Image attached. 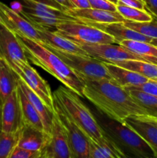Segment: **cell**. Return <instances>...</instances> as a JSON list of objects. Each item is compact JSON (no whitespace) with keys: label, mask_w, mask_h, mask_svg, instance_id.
Returning a JSON list of instances; mask_svg holds the SVG:
<instances>
[{"label":"cell","mask_w":157,"mask_h":158,"mask_svg":"<svg viewBox=\"0 0 157 158\" xmlns=\"http://www.w3.org/2000/svg\"><path fill=\"white\" fill-rule=\"evenodd\" d=\"M84 83L83 97L90 101L108 118L122 122L132 116L148 115L124 87L112 80L80 78Z\"/></svg>","instance_id":"obj_1"},{"label":"cell","mask_w":157,"mask_h":158,"mask_svg":"<svg viewBox=\"0 0 157 158\" xmlns=\"http://www.w3.org/2000/svg\"><path fill=\"white\" fill-rule=\"evenodd\" d=\"M31 63L47 71L66 87L83 97L84 83L81 79L54 52L41 43L16 35Z\"/></svg>","instance_id":"obj_2"},{"label":"cell","mask_w":157,"mask_h":158,"mask_svg":"<svg viewBox=\"0 0 157 158\" xmlns=\"http://www.w3.org/2000/svg\"><path fill=\"white\" fill-rule=\"evenodd\" d=\"M53 99L89 139L98 143L106 140V133L99 123L96 117L78 94L67 87L59 86L54 92Z\"/></svg>","instance_id":"obj_3"},{"label":"cell","mask_w":157,"mask_h":158,"mask_svg":"<svg viewBox=\"0 0 157 158\" xmlns=\"http://www.w3.org/2000/svg\"><path fill=\"white\" fill-rule=\"evenodd\" d=\"M95 117L105 133L115 142L126 158H157L155 150L127 125L108 118L101 113Z\"/></svg>","instance_id":"obj_4"},{"label":"cell","mask_w":157,"mask_h":158,"mask_svg":"<svg viewBox=\"0 0 157 158\" xmlns=\"http://www.w3.org/2000/svg\"><path fill=\"white\" fill-rule=\"evenodd\" d=\"M12 3L11 8L18 12L32 25L55 28L69 21H78L67 12L42 0H19Z\"/></svg>","instance_id":"obj_5"},{"label":"cell","mask_w":157,"mask_h":158,"mask_svg":"<svg viewBox=\"0 0 157 158\" xmlns=\"http://www.w3.org/2000/svg\"><path fill=\"white\" fill-rule=\"evenodd\" d=\"M44 46L56 54L79 78H86L92 80L102 79L112 80L103 61L92 58L89 56L63 52L46 45Z\"/></svg>","instance_id":"obj_6"},{"label":"cell","mask_w":157,"mask_h":158,"mask_svg":"<svg viewBox=\"0 0 157 158\" xmlns=\"http://www.w3.org/2000/svg\"><path fill=\"white\" fill-rule=\"evenodd\" d=\"M55 32L79 45L115 43L109 34L80 21H69L55 26Z\"/></svg>","instance_id":"obj_7"},{"label":"cell","mask_w":157,"mask_h":158,"mask_svg":"<svg viewBox=\"0 0 157 158\" xmlns=\"http://www.w3.org/2000/svg\"><path fill=\"white\" fill-rule=\"evenodd\" d=\"M0 59L16 73L20 66L29 64V59L17 35L0 21Z\"/></svg>","instance_id":"obj_8"},{"label":"cell","mask_w":157,"mask_h":158,"mask_svg":"<svg viewBox=\"0 0 157 158\" xmlns=\"http://www.w3.org/2000/svg\"><path fill=\"white\" fill-rule=\"evenodd\" d=\"M54 104L55 110L66 130L74 158H90L89 137L74 123L66 111L56 102L54 101Z\"/></svg>","instance_id":"obj_9"},{"label":"cell","mask_w":157,"mask_h":158,"mask_svg":"<svg viewBox=\"0 0 157 158\" xmlns=\"http://www.w3.org/2000/svg\"><path fill=\"white\" fill-rule=\"evenodd\" d=\"M42 158H74L66 130L55 110L53 112L50 138L42 151Z\"/></svg>","instance_id":"obj_10"},{"label":"cell","mask_w":157,"mask_h":158,"mask_svg":"<svg viewBox=\"0 0 157 158\" xmlns=\"http://www.w3.org/2000/svg\"><path fill=\"white\" fill-rule=\"evenodd\" d=\"M89 56L103 62L113 63L124 60H142L146 61L139 56L128 50L119 44L107 43V44L79 45ZM147 62V61H146Z\"/></svg>","instance_id":"obj_11"},{"label":"cell","mask_w":157,"mask_h":158,"mask_svg":"<svg viewBox=\"0 0 157 158\" xmlns=\"http://www.w3.org/2000/svg\"><path fill=\"white\" fill-rule=\"evenodd\" d=\"M15 74L41 99L49 110L53 113L55 110L53 94L48 82L46 81L30 64L20 66Z\"/></svg>","instance_id":"obj_12"},{"label":"cell","mask_w":157,"mask_h":158,"mask_svg":"<svg viewBox=\"0 0 157 158\" xmlns=\"http://www.w3.org/2000/svg\"><path fill=\"white\" fill-rule=\"evenodd\" d=\"M0 21L15 35L29 38L42 43L36 28L18 12L0 1Z\"/></svg>","instance_id":"obj_13"},{"label":"cell","mask_w":157,"mask_h":158,"mask_svg":"<svg viewBox=\"0 0 157 158\" xmlns=\"http://www.w3.org/2000/svg\"><path fill=\"white\" fill-rule=\"evenodd\" d=\"M24 126L19 99L16 90L10 94L2 106V131L15 133Z\"/></svg>","instance_id":"obj_14"},{"label":"cell","mask_w":157,"mask_h":158,"mask_svg":"<svg viewBox=\"0 0 157 158\" xmlns=\"http://www.w3.org/2000/svg\"><path fill=\"white\" fill-rule=\"evenodd\" d=\"M123 123L141 136L157 153V118L149 115L132 116Z\"/></svg>","instance_id":"obj_15"},{"label":"cell","mask_w":157,"mask_h":158,"mask_svg":"<svg viewBox=\"0 0 157 158\" xmlns=\"http://www.w3.org/2000/svg\"><path fill=\"white\" fill-rule=\"evenodd\" d=\"M33 26L36 28L42 44L63 52L89 56L81 46L60 34L57 33L55 31H52L50 28L45 27L39 25H33Z\"/></svg>","instance_id":"obj_16"},{"label":"cell","mask_w":157,"mask_h":158,"mask_svg":"<svg viewBox=\"0 0 157 158\" xmlns=\"http://www.w3.org/2000/svg\"><path fill=\"white\" fill-rule=\"evenodd\" d=\"M69 15L76 19L78 21L85 23H123L125 19L118 12L100 10L92 9H78L72 8L66 11Z\"/></svg>","instance_id":"obj_17"},{"label":"cell","mask_w":157,"mask_h":158,"mask_svg":"<svg viewBox=\"0 0 157 158\" xmlns=\"http://www.w3.org/2000/svg\"><path fill=\"white\" fill-rule=\"evenodd\" d=\"M93 26L106 33L109 34L115 40V43L119 44L120 42L125 40H134V41L150 43L152 39L143 35L130 28L125 26L123 23H87Z\"/></svg>","instance_id":"obj_18"},{"label":"cell","mask_w":157,"mask_h":158,"mask_svg":"<svg viewBox=\"0 0 157 158\" xmlns=\"http://www.w3.org/2000/svg\"><path fill=\"white\" fill-rule=\"evenodd\" d=\"M104 64L111 79L122 87L139 86L149 80L137 73L117 65L108 62H104Z\"/></svg>","instance_id":"obj_19"},{"label":"cell","mask_w":157,"mask_h":158,"mask_svg":"<svg viewBox=\"0 0 157 158\" xmlns=\"http://www.w3.org/2000/svg\"><path fill=\"white\" fill-rule=\"evenodd\" d=\"M18 86L22 90L23 94L26 95V98L29 100V101L34 106L35 110L38 112V115H39L40 118L42 120V122L45 133L47 134L48 135H51L53 113L49 110V108L45 105V103L42 101L41 99L27 86V84L24 81H22L18 77Z\"/></svg>","instance_id":"obj_20"},{"label":"cell","mask_w":157,"mask_h":158,"mask_svg":"<svg viewBox=\"0 0 157 158\" xmlns=\"http://www.w3.org/2000/svg\"><path fill=\"white\" fill-rule=\"evenodd\" d=\"M50 136L44 131L24 125L20 131L17 146L30 151H42L48 143Z\"/></svg>","instance_id":"obj_21"},{"label":"cell","mask_w":157,"mask_h":158,"mask_svg":"<svg viewBox=\"0 0 157 158\" xmlns=\"http://www.w3.org/2000/svg\"><path fill=\"white\" fill-rule=\"evenodd\" d=\"M89 154L90 158H126L107 134L106 140L100 143L89 139Z\"/></svg>","instance_id":"obj_22"},{"label":"cell","mask_w":157,"mask_h":158,"mask_svg":"<svg viewBox=\"0 0 157 158\" xmlns=\"http://www.w3.org/2000/svg\"><path fill=\"white\" fill-rule=\"evenodd\" d=\"M18 88V77L6 63L0 59V100L2 103Z\"/></svg>","instance_id":"obj_23"},{"label":"cell","mask_w":157,"mask_h":158,"mask_svg":"<svg viewBox=\"0 0 157 158\" xmlns=\"http://www.w3.org/2000/svg\"><path fill=\"white\" fill-rule=\"evenodd\" d=\"M17 92H18V99H19L20 107H21L22 116L24 125L35 128L38 131H44L42 122L38 112L35 110L32 103L26 98V95L23 94L21 88L18 86V88H17Z\"/></svg>","instance_id":"obj_24"},{"label":"cell","mask_w":157,"mask_h":158,"mask_svg":"<svg viewBox=\"0 0 157 158\" xmlns=\"http://www.w3.org/2000/svg\"><path fill=\"white\" fill-rule=\"evenodd\" d=\"M122 46L139 56L146 61L157 64V47L150 43L125 40L119 43Z\"/></svg>","instance_id":"obj_25"},{"label":"cell","mask_w":157,"mask_h":158,"mask_svg":"<svg viewBox=\"0 0 157 158\" xmlns=\"http://www.w3.org/2000/svg\"><path fill=\"white\" fill-rule=\"evenodd\" d=\"M112 64L129 69L133 72L140 74L148 80H155L157 79V64L149 63L142 60H124L113 63Z\"/></svg>","instance_id":"obj_26"},{"label":"cell","mask_w":157,"mask_h":158,"mask_svg":"<svg viewBox=\"0 0 157 158\" xmlns=\"http://www.w3.org/2000/svg\"><path fill=\"white\" fill-rule=\"evenodd\" d=\"M134 101L149 116L157 118V97L131 87H124Z\"/></svg>","instance_id":"obj_27"},{"label":"cell","mask_w":157,"mask_h":158,"mask_svg":"<svg viewBox=\"0 0 157 158\" xmlns=\"http://www.w3.org/2000/svg\"><path fill=\"white\" fill-rule=\"evenodd\" d=\"M116 9L125 19L133 22H150L153 19L152 15L146 10L129 7L120 2L117 3Z\"/></svg>","instance_id":"obj_28"},{"label":"cell","mask_w":157,"mask_h":158,"mask_svg":"<svg viewBox=\"0 0 157 158\" xmlns=\"http://www.w3.org/2000/svg\"><path fill=\"white\" fill-rule=\"evenodd\" d=\"M123 24L132 30L152 39H157V21L133 22L125 19Z\"/></svg>","instance_id":"obj_29"},{"label":"cell","mask_w":157,"mask_h":158,"mask_svg":"<svg viewBox=\"0 0 157 158\" xmlns=\"http://www.w3.org/2000/svg\"><path fill=\"white\" fill-rule=\"evenodd\" d=\"M21 131V130H20ZM20 131L15 133H0V158H8L12 150L17 146Z\"/></svg>","instance_id":"obj_30"},{"label":"cell","mask_w":157,"mask_h":158,"mask_svg":"<svg viewBox=\"0 0 157 158\" xmlns=\"http://www.w3.org/2000/svg\"><path fill=\"white\" fill-rule=\"evenodd\" d=\"M8 158H42V151H30L16 146Z\"/></svg>","instance_id":"obj_31"},{"label":"cell","mask_w":157,"mask_h":158,"mask_svg":"<svg viewBox=\"0 0 157 158\" xmlns=\"http://www.w3.org/2000/svg\"><path fill=\"white\" fill-rule=\"evenodd\" d=\"M90 8L100 10L117 12L116 5L108 0H88Z\"/></svg>","instance_id":"obj_32"},{"label":"cell","mask_w":157,"mask_h":158,"mask_svg":"<svg viewBox=\"0 0 157 158\" xmlns=\"http://www.w3.org/2000/svg\"><path fill=\"white\" fill-rule=\"evenodd\" d=\"M133 89H138V90L143 91V92L146 93V94H151L155 97H157V83L154 80H149L145 83L139 85L137 86H129Z\"/></svg>","instance_id":"obj_33"},{"label":"cell","mask_w":157,"mask_h":158,"mask_svg":"<svg viewBox=\"0 0 157 158\" xmlns=\"http://www.w3.org/2000/svg\"><path fill=\"white\" fill-rule=\"evenodd\" d=\"M118 2L122 3V4L125 5V6H129V7L146 10L143 0H118Z\"/></svg>","instance_id":"obj_34"},{"label":"cell","mask_w":157,"mask_h":158,"mask_svg":"<svg viewBox=\"0 0 157 158\" xmlns=\"http://www.w3.org/2000/svg\"><path fill=\"white\" fill-rule=\"evenodd\" d=\"M146 6V9H147L151 15L157 19V0H143Z\"/></svg>","instance_id":"obj_35"},{"label":"cell","mask_w":157,"mask_h":158,"mask_svg":"<svg viewBox=\"0 0 157 158\" xmlns=\"http://www.w3.org/2000/svg\"><path fill=\"white\" fill-rule=\"evenodd\" d=\"M69 2L73 5L74 7L78 8V9L90 8V5H89L88 0H69Z\"/></svg>","instance_id":"obj_36"},{"label":"cell","mask_w":157,"mask_h":158,"mask_svg":"<svg viewBox=\"0 0 157 158\" xmlns=\"http://www.w3.org/2000/svg\"><path fill=\"white\" fill-rule=\"evenodd\" d=\"M54 2H55L56 3L59 4L60 6H62V7L66 8V10L69 9H72V8H75L73 6V5L69 2V0H53Z\"/></svg>","instance_id":"obj_37"},{"label":"cell","mask_w":157,"mask_h":158,"mask_svg":"<svg viewBox=\"0 0 157 158\" xmlns=\"http://www.w3.org/2000/svg\"><path fill=\"white\" fill-rule=\"evenodd\" d=\"M2 103L0 100V133L2 131Z\"/></svg>","instance_id":"obj_38"},{"label":"cell","mask_w":157,"mask_h":158,"mask_svg":"<svg viewBox=\"0 0 157 158\" xmlns=\"http://www.w3.org/2000/svg\"><path fill=\"white\" fill-rule=\"evenodd\" d=\"M150 43H151V44L154 45V46H156V47H157V39H152V41L150 42Z\"/></svg>","instance_id":"obj_39"},{"label":"cell","mask_w":157,"mask_h":158,"mask_svg":"<svg viewBox=\"0 0 157 158\" xmlns=\"http://www.w3.org/2000/svg\"><path fill=\"white\" fill-rule=\"evenodd\" d=\"M108 1H109V2H112V3H114V4H115V5H117V3H118V0H108Z\"/></svg>","instance_id":"obj_40"},{"label":"cell","mask_w":157,"mask_h":158,"mask_svg":"<svg viewBox=\"0 0 157 158\" xmlns=\"http://www.w3.org/2000/svg\"><path fill=\"white\" fill-rule=\"evenodd\" d=\"M154 80V81H155V82H156V83H157V79H155V80Z\"/></svg>","instance_id":"obj_41"}]
</instances>
